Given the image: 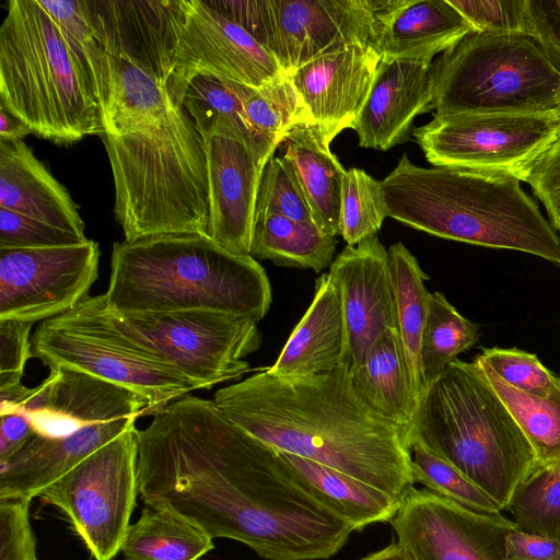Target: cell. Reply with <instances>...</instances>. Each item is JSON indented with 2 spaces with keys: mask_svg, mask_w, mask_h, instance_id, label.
<instances>
[{
  "mask_svg": "<svg viewBox=\"0 0 560 560\" xmlns=\"http://www.w3.org/2000/svg\"><path fill=\"white\" fill-rule=\"evenodd\" d=\"M138 492L211 538L267 560H323L351 526L316 501L279 453L228 420L213 400L185 395L136 430Z\"/></svg>",
  "mask_w": 560,
  "mask_h": 560,
  "instance_id": "6da1fadb",
  "label": "cell"
},
{
  "mask_svg": "<svg viewBox=\"0 0 560 560\" xmlns=\"http://www.w3.org/2000/svg\"><path fill=\"white\" fill-rule=\"evenodd\" d=\"M232 423L278 452L371 485L399 501L415 485L409 435L353 392L348 374L282 377L267 370L215 392Z\"/></svg>",
  "mask_w": 560,
  "mask_h": 560,
  "instance_id": "7a4b0ae2",
  "label": "cell"
},
{
  "mask_svg": "<svg viewBox=\"0 0 560 560\" xmlns=\"http://www.w3.org/2000/svg\"><path fill=\"white\" fill-rule=\"evenodd\" d=\"M508 173L415 165L402 154L382 180L388 217L431 235L527 253L560 266V237Z\"/></svg>",
  "mask_w": 560,
  "mask_h": 560,
  "instance_id": "3957f363",
  "label": "cell"
},
{
  "mask_svg": "<svg viewBox=\"0 0 560 560\" xmlns=\"http://www.w3.org/2000/svg\"><path fill=\"white\" fill-rule=\"evenodd\" d=\"M106 307L117 313L211 311L261 320L272 302L268 276L200 234L124 240L113 245Z\"/></svg>",
  "mask_w": 560,
  "mask_h": 560,
  "instance_id": "277c9868",
  "label": "cell"
},
{
  "mask_svg": "<svg viewBox=\"0 0 560 560\" xmlns=\"http://www.w3.org/2000/svg\"><path fill=\"white\" fill-rule=\"evenodd\" d=\"M101 138L114 178L115 218L125 240L167 234L208 236L205 143L182 105L172 102L147 124Z\"/></svg>",
  "mask_w": 560,
  "mask_h": 560,
  "instance_id": "5b68a950",
  "label": "cell"
},
{
  "mask_svg": "<svg viewBox=\"0 0 560 560\" xmlns=\"http://www.w3.org/2000/svg\"><path fill=\"white\" fill-rule=\"evenodd\" d=\"M411 440L454 466L503 511L538 467L528 440L474 361L455 359L425 387Z\"/></svg>",
  "mask_w": 560,
  "mask_h": 560,
  "instance_id": "8992f818",
  "label": "cell"
},
{
  "mask_svg": "<svg viewBox=\"0 0 560 560\" xmlns=\"http://www.w3.org/2000/svg\"><path fill=\"white\" fill-rule=\"evenodd\" d=\"M0 106L67 144L104 132L92 77L39 0H10L0 26Z\"/></svg>",
  "mask_w": 560,
  "mask_h": 560,
  "instance_id": "52a82bcc",
  "label": "cell"
},
{
  "mask_svg": "<svg viewBox=\"0 0 560 560\" xmlns=\"http://www.w3.org/2000/svg\"><path fill=\"white\" fill-rule=\"evenodd\" d=\"M436 116L553 114L560 68L525 32L472 31L432 62Z\"/></svg>",
  "mask_w": 560,
  "mask_h": 560,
  "instance_id": "ba28073f",
  "label": "cell"
},
{
  "mask_svg": "<svg viewBox=\"0 0 560 560\" xmlns=\"http://www.w3.org/2000/svg\"><path fill=\"white\" fill-rule=\"evenodd\" d=\"M33 357L49 369L68 368L143 397L151 416L197 390L179 372L118 330L105 312L104 294L44 320L31 339Z\"/></svg>",
  "mask_w": 560,
  "mask_h": 560,
  "instance_id": "9c48e42d",
  "label": "cell"
},
{
  "mask_svg": "<svg viewBox=\"0 0 560 560\" xmlns=\"http://www.w3.org/2000/svg\"><path fill=\"white\" fill-rule=\"evenodd\" d=\"M105 312L125 336L152 352L197 389L238 380L250 370L245 358L260 348L254 319L211 311Z\"/></svg>",
  "mask_w": 560,
  "mask_h": 560,
  "instance_id": "30bf717a",
  "label": "cell"
},
{
  "mask_svg": "<svg viewBox=\"0 0 560 560\" xmlns=\"http://www.w3.org/2000/svg\"><path fill=\"white\" fill-rule=\"evenodd\" d=\"M240 24L287 74L351 44L371 43L392 0H206Z\"/></svg>",
  "mask_w": 560,
  "mask_h": 560,
  "instance_id": "8fae6325",
  "label": "cell"
},
{
  "mask_svg": "<svg viewBox=\"0 0 560 560\" xmlns=\"http://www.w3.org/2000/svg\"><path fill=\"white\" fill-rule=\"evenodd\" d=\"M136 430L90 454L39 494L67 515L95 560H112L131 525L139 494Z\"/></svg>",
  "mask_w": 560,
  "mask_h": 560,
  "instance_id": "7c38bea8",
  "label": "cell"
},
{
  "mask_svg": "<svg viewBox=\"0 0 560 560\" xmlns=\"http://www.w3.org/2000/svg\"><path fill=\"white\" fill-rule=\"evenodd\" d=\"M553 114H468L440 117L412 130L433 166L508 173L522 172L555 140Z\"/></svg>",
  "mask_w": 560,
  "mask_h": 560,
  "instance_id": "4fadbf2b",
  "label": "cell"
},
{
  "mask_svg": "<svg viewBox=\"0 0 560 560\" xmlns=\"http://www.w3.org/2000/svg\"><path fill=\"white\" fill-rule=\"evenodd\" d=\"M98 244L0 248V320L34 324L67 313L89 296L98 275Z\"/></svg>",
  "mask_w": 560,
  "mask_h": 560,
  "instance_id": "5bb4252c",
  "label": "cell"
},
{
  "mask_svg": "<svg viewBox=\"0 0 560 560\" xmlns=\"http://www.w3.org/2000/svg\"><path fill=\"white\" fill-rule=\"evenodd\" d=\"M184 15L167 82L182 105L189 82L199 74L260 88L283 70L256 38L206 0H183Z\"/></svg>",
  "mask_w": 560,
  "mask_h": 560,
  "instance_id": "9a60e30c",
  "label": "cell"
},
{
  "mask_svg": "<svg viewBox=\"0 0 560 560\" xmlns=\"http://www.w3.org/2000/svg\"><path fill=\"white\" fill-rule=\"evenodd\" d=\"M390 524L415 560H505V538L517 528L501 514L476 512L415 486L401 495Z\"/></svg>",
  "mask_w": 560,
  "mask_h": 560,
  "instance_id": "2e32d148",
  "label": "cell"
},
{
  "mask_svg": "<svg viewBox=\"0 0 560 560\" xmlns=\"http://www.w3.org/2000/svg\"><path fill=\"white\" fill-rule=\"evenodd\" d=\"M345 322L341 366L348 375L363 362L378 336L397 329L387 249L376 234L346 245L329 266Z\"/></svg>",
  "mask_w": 560,
  "mask_h": 560,
  "instance_id": "e0dca14e",
  "label": "cell"
},
{
  "mask_svg": "<svg viewBox=\"0 0 560 560\" xmlns=\"http://www.w3.org/2000/svg\"><path fill=\"white\" fill-rule=\"evenodd\" d=\"M14 412L23 413L34 432L46 438L119 418L151 416L150 404L138 394L68 368L49 369Z\"/></svg>",
  "mask_w": 560,
  "mask_h": 560,
  "instance_id": "ac0fdd59",
  "label": "cell"
},
{
  "mask_svg": "<svg viewBox=\"0 0 560 560\" xmlns=\"http://www.w3.org/2000/svg\"><path fill=\"white\" fill-rule=\"evenodd\" d=\"M93 35L109 56L126 59L167 90L184 15L183 0H82Z\"/></svg>",
  "mask_w": 560,
  "mask_h": 560,
  "instance_id": "d6986e66",
  "label": "cell"
},
{
  "mask_svg": "<svg viewBox=\"0 0 560 560\" xmlns=\"http://www.w3.org/2000/svg\"><path fill=\"white\" fill-rule=\"evenodd\" d=\"M209 186L208 236L225 250L250 255L260 164L235 132L217 131L202 137Z\"/></svg>",
  "mask_w": 560,
  "mask_h": 560,
  "instance_id": "ffe728a7",
  "label": "cell"
},
{
  "mask_svg": "<svg viewBox=\"0 0 560 560\" xmlns=\"http://www.w3.org/2000/svg\"><path fill=\"white\" fill-rule=\"evenodd\" d=\"M382 55L372 43L325 54L290 74L312 122L330 143L352 128L369 96Z\"/></svg>",
  "mask_w": 560,
  "mask_h": 560,
  "instance_id": "44dd1931",
  "label": "cell"
},
{
  "mask_svg": "<svg viewBox=\"0 0 560 560\" xmlns=\"http://www.w3.org/2000/svg\"><path fill=\"white\" fill-rule=\"evenodd\" d=\"M432 100V62L382 58L351 128L359 145L387 151L407 141L415 118L433 110Z\"/></svg>",
  "mask_w": 560,
  "mask_h": 560,
  "instance_id": "7402d4cb",
  "label": "cell"
},
{
  "mask_svg": "<svg viewBox=\"0 0 560 560\" xmlns=\"http://www.w3.org/2000/svg\"><path fill=\"white\" fill-rule=\"evenodd\" d=\"M137 418L93 423L61 436L34 433L8 462L0 465V500L30 502L90 454L135 425Z\"/></svg>",
  "mask_w": 560,
  "mask_h": 560,
  "instance_id": "603a6c76",
  "label": "cell"
},
{
  "mask_svg": "<svg viewBox=\"0 0 560 560\" xmlns=\"http://www.w3.org/2000/svg\"><path fill=\"white\" fill-rule=\"evenodd\" d=\"M472 31L450 0H392L376 15L371 43L384 59L431 63Z\"/></svg>",
  "mask_w": 560,
  "mask_h": 560,
  "instance_id": "cb8c5ba5",
  "label": "cell"
},
{
  "mask_svg": "<svg viewBox=\"0 0 560 560\" xmlns=\"http://www.w3.org/2000/svg\"><path fill=\"white\" fill-rule=\"evenodd\" d=\"M0 208L88 238L72 197L24 141L0 142Z\"/></svg>",
  "mask_w": 560,
  "mask_h": 560,
  "instance_id": "d4e9b609",
  "label": "cell"
},
{
  "mask_svg": "<svg viewBox=\"0 0 560 560\" xmlns=\"http://www.w3.org/2000/svg\"><path fill=\"white\" fill-rule=\"evenodd\" d=\"M345 339L340 298L328 272L323 273L316 279L311 305L266 370L282 377L334 373L341 366Z\"/></svg>",
  "mask_w": 560,
  "mask_h": 560,
  "instance_id": "484cf974",
  "label": "cell"
},
{
  "mask_svg": "<svg viewBox=\"0 0 560 560\" xmlns=\"http://www.w3.org/2000/svg\"><path fill=\"white\" fill-rule=\"evenodd\" d=\"M348 377L364 405L409 435L417 400L398 329L382 332Z\"/></svg>",
  "mask_w": 560,
  "mask_h": 560,
  "instance_id": "4316f807",
  "label": "cell"
},
{
  "mask_svg": "<svg viewBox=\"0 0 560 560\" xmlns=\"http://www.w3.org/2000/svg\"><path fill=\"white\" fill-rule=\"evenodd\" d=\"M278 453L300 486L353 530L395 516L399 501L386 492L322 464Z\"/></svg>",
  "mask_w": 560,
  "mask_h": 560,
  "instance_id": "83f0119b",
  "label": "cell"
},
{
  "mask_svg": "<svg viewBox=\"0 0 560 560\" xmlns=\"http://www.w3.org/2000/svg\"><path fill=\"white\" fill-rule=\"evenodd\" d=\"M292 165L311 206L314 222L324 233L340 235L341 182L346 170L314 124L293 129L284 140Z\"/></svg>",
  "mask_w": 560,
  "mask_h": 560,
  "instance_id": "f1b7e54d",
  "label": "cell"
},
{
  "mask_svg": "<svg viewBox=\"0 0 560 560\" xmlns=\"http://www.w3.org/2000/svg\"><path fill=\"white\" fill-rule=\"evenodd\" d=\"M214 548L213 538L182 515L144 504L121 546L125 560H198Z\"/></svg>",
  "mask_w": 560,
  "mask_h": 560,
  "instance_id": "f546056e",
  "label": "cell"
},
{
  "mask_svg": "<svg viewBox=\"0 0 560 560\" xmlns=\"http://www.w3.org/2000/svg\"><path fill=\"white\" fill-rule=\"evenodd\" d=\"M106 57L108 91L103 108V135L122 133L147 124L173 102L155 77L126 59L107 54Z\"/></svg>",
  "mask_w": 560,
  "mask_h": 560,
  "instance_id": "4dcf8cb0",
  "label": "cell"
},
{
  "mask_svg": "<svg viewBox=\"0 0 560 560\" xmlns=\"http://www.w3.org/2000/svg\"><path fill=\"white\" fill-rule=\"evenodd\" d=\"M389 269L394 289L397 329L400 335L410 372L417 406L424 392L420 364V343L430 292L425 287L428 275L417 258L401 243L388 249Z\"/></svg>",
  "mask_w": 560,
  "mask_h": 560,
  "instance_id": "1f68e13d",
  "label": "cell"
},
{
  "mask_svg": "<svg viewBox=\"0 0 560 560\" xmlns=\"http://www.w3.org/2000/svg\"><path fill=\"white\" fill-rule=\"evenodd\" d=\"M337 240L316 224L281 215L255 219L250 256L278 266L322 271L332 262Z\"/></svg>",
  "mask_w": 560,
  "mask_h": 560,
  "instance_id": "d6a6232c",
  "label": "cell"
},
{
  "mask_svg": "<svg viewBox=\"0 0 560 560\" xmlns=\"http://www.w3.org/2000/svg\"><path fill=\"white\" fill-rule=\"evenodd\" d=\"M245 118L250 131V149L264 166L293 129L313 124L287 73L254 90L245 102Z\"/></svg>",
  "mask_w": 560,
  "mask_h": 560,
  "instance_id": "836d02e7",
  "label": "cell"
},
{
  "mask_svg": "<svg viewBox=\"0 0 560 560\" xmlns=\"http://www.w3.org/2000/svg\"><path fill=\"white\" fill-rule=\"evenodd\" d=\"M256 88L211 77L196 75L187 85L182 106L202 137L217 131L237 133L250 148L245 102ZM252 150V149H250Z\"/></svg>",
  "mask_w": 560,
  "mask_h": 560,
  "instance_id": "e575fe53",
  "label": "cell"
},
{
  "mask_svg": "<svg viewBox=\"0 0 560 560\" xmlns=\"http://www.w3.org/2000/svg\"><path fill=\"white\" fill-rule=\"evenodd\" d=\"M479 337L478 325L460 315L443 293H430L420 343L424 389L457 354L474 347Z\"/></svg>",
  "mask_w": 560,
  "mask_h": 560,
  "instance_id": "d590c367",
  "label": "cell"
},
{
  "mask_svg": "<svg viewBox=\"0 0 560 560\" xmlns=\"http://www.w3.org/2000/svg\"><path fill=\"white\" fill-rule=\"evenodd\" d=\"M475 362V361H474ZM528 440L538 466L560 460V394L542 398L523 393L491 369L475 362Z\"/></svg>",
  "mask_w": 560,
  "mask_h": 560,
  "instance_id": "8d00e7d4",
  "label": "cell"
},
{
  "mask_svg": "<svg viewBox=\"0 0 560 560\" xmlns=\"http://www.w3.org/2000/svg\"><path fill=\"white\" fill-rule=\"evenodd\" d=\"M506 510L518 529L560 538V460L534 469L516 487Z\"/></svg>",
  "mask_w": 560,
  "mask_h": 560,
  "instance_id": "74e56055",
  "label": "cell"
},
{
  "mask_svg": "<svg viewBox=\"0 0 560 560\" xmlns=\"http://www.w3.org/2000/svg\"><path fill=\"white\" fill-rule=\"evenodd\" d=\"M340 201V235L347 245L376 234L388 217L382 180L360 168L345 172Z\"/></svg>",
  "mask_w": 560,
  "mask_h": 560,
  "instance_id": "f35d334b",
  "label": "cell"
},
{
  "mask_svg": "<svg viewBox=\"0 0 560 560\" xmlns=\"http://www.w3.org/2000/svg\"><path fill=\"white\" fill-rule=\"evenodd\" d=\"M415 483L472 511L501 514L502 508L454 466L431 453L418 441H410Z\"/></svg>",
  "mask_w": 560,
  "mask_h": 560,
  "instance_id": "ab89813d",
  "label": "cell"
},
{
  "mask_svg": "<svg viewBox=\"0 0 560 560\" xmlns=\"http://www.w3.org/2000/svg\"><path fill=\"white\" fill-rule=\"evenodd\" d=\"M39 3L88 68L97 89L103 112L108 91L107 57L92 33L82 0H39Z\"/></svg>",
  "mask_w": 560,
  "mask_h": 560,
  "instance_id": "60d3db41",
  "label": "cell"
},
{
  "mask_svg": "<svg viewBox=\"0 0 560 560\" xmlns=\"http://www.w3.org/2000/svg\"><path fill=\"white\" fill-rule=\"evenodd\" d=\"M267 215H281L315 224L296 174L283 156H271L261 176L255 219Z\"/></svg>",
  "mask_w": 560,
  "mask_h": 560,
  "instance_id": "b9f144b4",
  "label": "cell"
},
{
  "mask_svg": "<svg viewBox=\"0 0 560 560\" xmlns=\"http://www.w3.org/2000/svg\"><path fill=\"white\" fill-rule=\"evenodd\" d=\"M474 361L491 369L506 384L523 393L542 398L560 394V376L533 353L517 348H485Z\"/></svg>",
  "mask_w": 560,
  "mask_h": 560,
  "instance_id": "7bdbcfd3",
  "label": "cell"
},
{
  "mask_svg": "<svg viewBox=\"0 0 560 560\" xmlns=\"http://www.w3.org/2000/svg\"><path fill=\"white\" fill-rule=\"evenodd\" d=\"M475 31L532 34L528 0H450Z\"/></svg>",
  "mask_w": 560,
  "mask_h": 560,
  "instance_id": "ee69618b",
  "label": "cell"
},
{
  "mask_svg": "<svg viewBox=\"0 0 560 560\" xmlns=\"http://www.w3.org/2000/svg\"><path fill=\"white\" fill-rule=\"evenodd\" d=\"M70 232L0 208V248H37L83 243Z\"/></svg>",
  "mask_w": 560,
  "mask_h": 560,
  "instance_id": "f6af8a7d",
  "label": "cell"
},
{
  "mask_svg": "<svg viewBox=\"0 0 560 560\" xmlns=\"http://www.w3.org/2000/svg\"><path fill=\"white\" fill-rule=\"evenodd\" d=\"M542 202L550 223L560 231V139L553 141L521 174Z\"/></svg>",
  "mask_w": 560,
  "mask_h": 560,
  "instance_id": "bcb514c9",
  "label": "cell"
},
{
  "mask_svg": "<svg viewBox=\"0 0 560 560\" xmlns=\"http://www.w3.org/2000/svg\"><path fill=\"white\" fill-rule=\"evenodd\" d=\"M28 503L0 500V560H37Z\"/></svg>",
  "mask_w": 560,
  "mask_h": 560,
  "instance_id": "7dc6e473",
  "label": "cell"
},
{
  "mask_svg": "<svg viewBox=\"0 0 560 560\" xmlns=\"http://www.w3.org/2000/svg\"><path fill=\"white\" fill-rule=\"evenodd\" d=\"M32 323L0 320V388L21 383L26 362L33 357Z\"/></svg>",
  "mask_w": 560,
  "mask_h": 560,
  "instance_id": "c3c4849f",
  "label": "cell"
},
{
  "mask_svg": "<svg viewBox=\"0 0 560 560\" xmlns=\"http://www.w3.org/2000/svg\"><path fill=\"white\" fill-rule=\"evenodd\" d=\"M532 34L560 68V0H528Z\"/></svg>",
  "mask_w": 560,
  "mask_h": 560,
  "instance_id": "681fc988",
  "label": "cell"
},
{
  "mask_svg": "<svg viewBox=\"0 0 560 560\" xmlns=\"http://www.w3.org/2000/svg\"><path fill=\"white\" fill-rule=\"evenodd\" d=\"M505 560H560V538L515 528L505 538Z\"/></svg>",
  "mask_w": 560,
  "mask_h": 560,
  "instance_id": "f907efd6",
  "label": "cell"
},
{
  "mask_svg": "<svg viewBox=\"0 0 560 560\" xmlns=\"http://www.w3.org/2000/svg\"><path fill=\"white\" fill-rule=\"evenodd\" d=\"M0 465L12 458L35 433L21 412L1 415Z\"/></svg>",
  "mask_w": 560,
  "mask_h": 560,
  "instance_id": "816d5d0a",
  "label": "cell"
},
{
  "mask_svg": "<svg viewBox=\"0 0 560 560\" xmlns=\"http://www.w3.org/2000/svg\"><path fill=\"white\" fill-rule=\"evenodd\" d=\"M32 130L18 117L0 106V142H19Z\"/></svg>",
  "mask_w": 560,
  "mask_h": 560,
  "instance_id": "f5cc1de1",
  "label": "cell"
},
{
  "mask_svg": "<svg viewBox=\"0 0 560 560\" xmlns=\"http://www.w3.org/2000/svg\"><path fill=\"white\" fill-rule=\"evenodd\" d=\"M361 560H415V558L404 546L396 541Z\"/></svg>",
  "mask_w": 560,
  "mask_h": 560,
  "instance_id": "db71d44e",
  "label": "cell"
},
{
  "mask_svg": "<svg viewBox=\"0 0 560 560\" xmlns=\"http://www.w3.org/2000/svg\"><path fill=\"white\" fill-rule=\"evenodd\" d=\"M555 116L559 122V126H560V96H559V101H558V106H557V109L555 112Z\"/></svg>",
  "mask_w": 560,
  "mask_h": 560,
  "instance_id": "11a10c76",
  "label": "cell"
},
{
  "mask_svg": "<svg viewBox=\"0 0 560 560\" xmlns=\"http://www.w3.org/2000/svg\"><path fill=\"white\" fill-rule=\"evenodd\" d=\"M558 139H560V126H559V129H558V132H557V136H556V140H558Z\"/></svg>",
  "mask_w": 560,
  "mask_h": 560,
  "instance_id": "9f6ffc18",
  "label": "cell"
},
{
  "mask_svg": "<svg viewBox=\"0 0 560 560\" xmlns=\"http://www.w3.org/2000/svg\"><path fill=\"white\" fill-rule=\"evenodd\" d=\"M559 237H560V231H559Z\"/></svg>",
  "mask_w": 560,
  "mask_h": 560,
  "instance_id": "6f0895ef",
  "label": "cell"
}]
</instances>
